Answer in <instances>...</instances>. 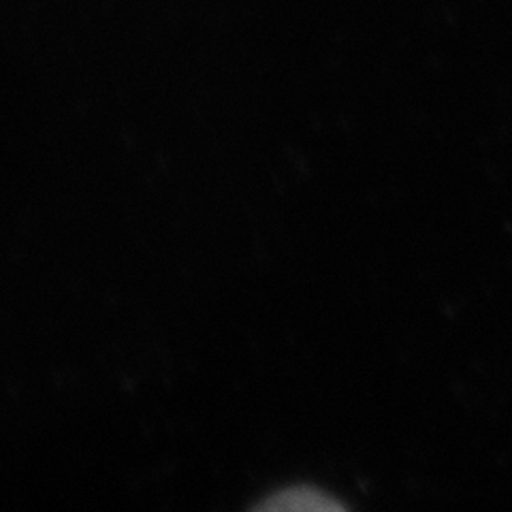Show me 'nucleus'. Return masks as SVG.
<instances>
[{"label": "nucleus", "instance_id": "1", "mask_svg": "<svg viewBox=\"0 0 512 512\" xmlns=\"http://www.w3.org/2000/svg\"><path fill=\"white\" fill-rule=\"evenodd\" d=\"M278 504H271V508L274 506H280V508H329V504L320 498L318 493H312L310 489H303V491H288V493H282L278 495Z\"/></svg>", "mask_w": 512, "mask_h": 512}]
</instances>
